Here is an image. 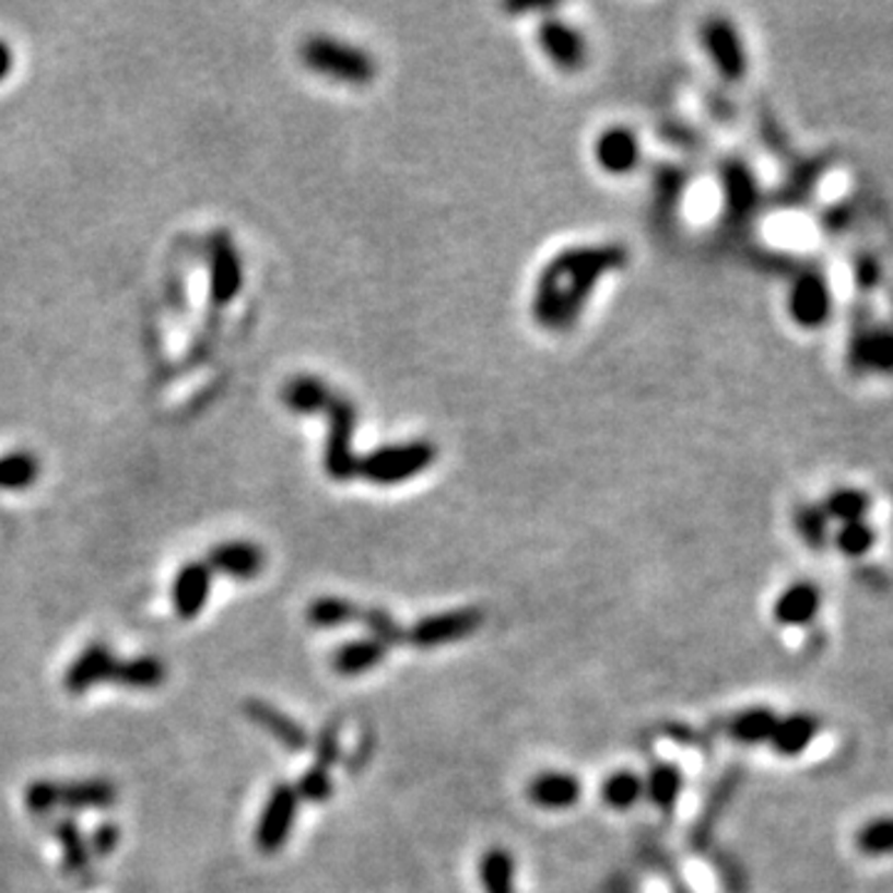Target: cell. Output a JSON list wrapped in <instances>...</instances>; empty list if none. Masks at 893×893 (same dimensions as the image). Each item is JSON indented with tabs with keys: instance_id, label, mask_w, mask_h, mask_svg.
I'll return each instance as SVG.
<instances>
[{
	"instance_id": "cell-23",
	"label": "cell",
	"mask_w": 893,
	"mask_h": 893,
	"mask_svg": "<svg viewBox=\"0 0 893 893\" xmlns=\"http://www.w3.org/2000/svg\"><path fill=\"white\" fill-rule=\"evenodd\" d=\"M385 658H388V648L380 646V643L373 638H365V641H353V643H345V646H340L333 653V658H330V666H333L338 675L355 678V675L367 673V670L377 668Z\"/></svg>"
},
{
	"instance_id": "cell-4",
	"label": "cell",
	"mask_w": 893,
	"mask_h": 893,
	"mask_svg": "<svg viewBox=\"0 0 893 893\" xmlns=\"http://www.w3.org/2000/svg\"><path fill=\"white\" fill-rule=\"evenodd\" d=\"M717 184L722 197V224L727 228L748 226L764 204L757 174L744 156L727 154L717 164Z\"/></svg>"
},
{
	"instance_id": "cell-2",
	"label": "cell",
	"mask_w": 893,
	"mask_h": 893,
	"mask_svg": "<svg viewBox=\"0 0 893 893\" xmlns=\"http://www.w3.org/2000/svg\"><path fill=\"white\" fill-rule=\"evenodd\" d=\"M301 62L316 75L350 87H365L377 78V62L371 52L330 35L306 38L301 45Z\"/></svg>"
},
{
	"instance_id": "cell-35",
	"label": "cell",
	"mask_w": 893,
	"mask_h": 893,
	"mask_svg": "<svg viewBox=\"0 0 893 893\" xmlns=\"http://www.w3.org/2000/svg\"><path fill=\"white\" fill-rule=\"evenodd\" d=\"M791 521H795L799 539H802L809 549L822 551L829 544V519L822 506L799 504Z\"/></svg>"
},
{
	"instance_id": "cell-44",
	"label": "cell",
	"mask_w": 893,
	"mask_h": 893,
	"mask_svg": "<svg viewBox=\"0 0 893 893\" xmlns=\"http://www.w3.org/2000/svg\"><path fill=\"white\" fill-rule=\"evenodd\" d=\"M851 271H854V283H856V289H859L861 296H867V293L879 289V283H881V266H879V261H877V256L861 254L859 259L854 261Z\"/></svg>"
},
{
	"instance_id": "cell-7",
	"label": "cell",
	"mask_w": 893,
	"mask_h": 893,
	"mask_svg": "<svg viewBox=\"0 0 893 893\" xmlns=\"http://www.w3.org/2000/svg\"><path fill=\"white\" fill-rule=\"evenodd\" d=\"M700 43H703V50L710 60L713 70L720 75V80L730 82V85H738L744 78H748L750 60H748V48H744L740 27L735 25L730 17L725 15H710L707 21L700 25Z\"/></svg>"
},
{
	"instance_id": "cell-36",
	"label": "cell",
	"mask_w": 893,
	"mask_h": 893,
	"mask_svg": "<svg viewBox=\"0 0 893 893\" xmlns=\"http://www.w3.org/2000/svg\"><path fill=\"white\" fill-rule=\"evenodd\" d=\"M867 375H893V326L873 324L867 340V355H863Z\"/></svg>"
},
{
	"instance_id": "cell-49",
	"label": "cell",
	"mask_w": 893,
	"mask_h": 893,
	"mask_svg": "<svg viewBox=\"0 0 893 893\" xmlns=\"http://www.w3.org/2000/svg\"><path fill=\"white\" fill-rule=\"evenodd\" d=\"M13 70V50L5 40H0V82H3Z\"/></svg>"
},
{
	"instance_id": "cell-5",
	"label": "cell",
	"mask_w": 893,
	"mask_h": 893,
	"mask_svg": "<svg viewBox=\"0 0 893 893\" xmlns=\"http://www.w3.org/2000/svg\"><path fill=\"white\" fill-rule=\"evenodd\" d=\"M328 414V437L324 447V467L330 480L338 484L357 480V462L361 455H355V430H357V408L355 402L343 392H336L333 400L326 408Z\"/></svg>"
},
{
	"instance_id": "cell-8",
	"label": "cell",
	"mask_w": 893,
	"mask_h": 893,
	"mask_svg": "<svg viewBox=\"0 0 893 893\" xmlns=\"http://www.w3.org/2000/svg\"><path fill=\"white\" fill-rule=\"evenodd\" d=\"M298 804H301L298 791L296 787L289 785V782H281V785H275L271 789L259 822H256L254 834L256 846H259L263 854L281 851L285 842H289L293 824H296L298 816Z\"/></svg>"
},
{
	"instance_id": "cell-24",
	"label": "cell",
	"mask_w": 893,
	"mask_h": 893,
	"mask_svg": "<svg viewBox=\"0 0 893 893\" xmlns=\"http://www.w3.org/2000/svg\"><path fill=\"white\" fill-rule=\"evenodd\" d=\"M819 735V720L809 713H795L779 720L775 727V735H772V748L785 757H797L802 754L809 744L814 742Z\"/></svg>"
},
{
	"instance_id": "cell-25",
	"label": "cell",
	"mask_w": 893,
	"mask_h": 893,
	"mask_svg": "<svg viewBox=\"0 0 893 893\" xmlns=\"http://www.w3.org/2000/svg\"><path fill=\"white\" fill-rule=\"evenodd\" d=\"M167 680V666L154 656H140L130 660H117L109 683L130 690H152Z\"/></svg>"
},
{
	"instance_id": "cell-42",
	"label": "cell",
	"mask_w": 893,
	"mask_h": 893,
	"mask_svg": "<svg viewBox=\"0 0 893 893\" xmlns=\"http://www.w3.org/2000/svg\"><path fill=\"white\" fill-rule=\"evenodd\" d=\"M25 807L33 814H50L58 809V782L38 779L25 789Z\"/></svg>"
},
{
	"instance_id": "cell-26",
	"label": "cell",
	"mask_w": 893,
	"mask_h": 893,
	"mask_svg": "<svg viewBox=\"0 0 893 893\" xmlns=\"http://www.w3.org/2000/svg\"><path fill=\"white\" fill-rule=\"evenodd\" d=\"M688 184L690 172L683 164L662 162L653 169V199H656V209L660 214H673V211H678L680 201L685 197Z\"/></svg>"
},
{
	"instance_id": "cell-10",
	"label": "cell",
	"mask_w": 893,
	"mask_h": 893,
	"mask_svg": "<svg viewBox=\"0 0 893 893\" xmlns=\"http://www.w3.org/2000/svg\"><path fill=\"white\" fill-rule=\"evenodd\" d=\"M539 48L551 66L561 72H581L588 66V43L584 33L559 15H547L539 23Z\"/></svg>"
},
{
	"instance_id": "cell-48",
	"label": "cell",
	"mask_w": 893,
	"mask_h": 893,
	"mask_svg": "<svg viewBox=\"0 0 893 893\" xmlns=\"http://www.w3.org/2000/svg\"><path fill=\"white\" fill-rule=\"evenodd\" d=\"M695 137H697V134H695L693 130H685V127H680V125H673V127H670V132H668V140L680 144V146H693V144H697Z\"/></svg>"
},
{
	"instance_id": "cell-28",
	"label": "cell",
	"mask_w": 893,
	"mask_h": 893,
	"mask_svg": "<svg viewBox=\"0 0 893 893\" xmlns=\"http://www.w3.org/2000/svg\"><path fill=\"white\" fill-rule=\"evenodd\" d=\"M643 785H646V795L650 802L658 809H662V812H670V809L678 804L680 795H683V785H685L683 769H680L678 764H668V762L656 764Z\"/></svg>"
},
{
	"instance_id": "cell-11",
	"label": "cell",
	"mask_w": 893,
	"mask_h": 893,
	"mask_svg": "<svg viewBox=\"0 0 893 893\" xmlns=\"http://www.w3.org/2000/svg\"><path fill=\"white\" fill-rule=\"evenodd\" d=\"M244 289V261L232 236L219 232L209 244V291L214 306H228Z\"/></svg>"
},
{
	"instance_id": "cell-18",
	"label": "cell",
	"mask_w": 893,
	"mask_h": 893,
	"mask_svg": "<svg viewBox=\"0 0 893 893\" xmlns=\"http://www.w3.org/2000/svg\"><path fill=\"white\" fill-rule=\"evenodd\" d=\"M336 390L316 375H296L281 388V402L293 414H318L326 412Z\"/></svg>"
},
{
	"instance_id": "cell-6",
	"label": "cell",
	"mask_w": 893,
	"mask_h": 893,
	"mask_svg": "<svg viewBox=\"0 0 893 893\" xmlns=\"http://www.w3.org/2000/svg\"><path fill=\"white\" fill-rule=\"evenodd\" d=\"M789 320L802 330H822L834 316V293L816 266L797 269L787 291Z\"/></svg>"
},
{
	"instance_id": "cell-27",
	"label": "cell",
	"mask_w": 893,
	"mask_h": 893,
	"mask_svg": "<svg viewBox=\"0 0 893 893\" xmlns=\"http://www.w3.org/2000/svg\"><path fill=\"white\" fill-rule=\"evenodd\" d=\"M777 722L779 717L769 707H750V710L732 717L727 725V735L740 744H762L772 740Z\"/></svg>"
},
{
	"instance_id": "cell-19",
	"label": "cell",
	"mask_w": 893,
	"mask_h": 893,
	"mask_svg": "<svg viewBox=\"0 0 893 893\" xmlns=\"http://www.w3.org/2000/svg\"><path fill=\"white\" fill-rule=\"evenodd\" d=\"M738 785H740V769H730V772H725L720 782L713 787L710 797H707V802L703 807V814H700V819L693 824V832H690V844H693V849L705 851L707 846H710L717 819H720L722 809L732 799Z\"/></svg>"
},
{
	"instance_id": "cell-43",
	"label": "cell",
	"mask_w": 893,
	"mask_h": 893,
	"mask_svg": "<svg viewBox=\"0 0 893 893\" xmlns=\"http://www.w3.org/2000/svg\"><path fill=\"white\" fill-rule=\"evenodd\" d=\"M340 760V722L330 720L324 725L316 740V764L330 769Z\"/></svg>"
},
{
	"instance_id": "cell-3",
	"label": "cell",
	"mask_w": 893,
	"mask_h": 893,
	"mask_svg": "<svg viewBox=\"0 0 893 893\" xmlns=\"http://www.w3.org/2000/svg\"><path fill=\"white\" fill-rule=\"evenodd\" d=\"M437 447L430 439H408L398 445H383L361 457L357 477L377 486L404 484L435 465Z\"/></svg>"
},
{
	"instance_id": "cell-34",
	"label": "cell",
	"mask_w": 893,
	"mask_h": 893,
	"mask_svg": "<svg viewBox=\"0 0 893 893\" xmlns=\"http://www.w3.org/2000/svg\"><path fill=\"white\" fill-rule=\"evenodd\" d=\"M601 795L606 804L623 812V809H631L643 795H646V785H643V779L638 775H633L628 769H621L613 772V775L603 782Z\"/></svg>"
},
{
	"instance_id": "cell-46",
	"label": "cell",
	"mask_w": 893,
	"mask_h": 893,
	"mask_svg": "<svg viewBox=\"0 0 893 893\" xmlns=\"http://www.w3.org/2000/svg\"><path fill=\"white\" fill-rule=\"evenodd\" d=\"M851 224V211L846 204H832L822 211V226L829 234H839Z\"/></svg>"
},
{
	"instance_id": "cell-22",
	"label": "cell",
	"mask_w": 893,
	"mask_h": 893,
	"mask_svg": "<svg viewBox=\"0 0 893 893\" xmlns=\"http://www.w3.org/2000/svg\"><path fill=\"white\" fill-rule=\"evenodd\" d=\"M117 802V789L107 779H82L58 785V807L78 812V809H107Z\"/></svg>"
},
{
	"instance_id": "cell-12",
	"label": "cell",
	"mask_w": 893,
	"mask_h": 893,
	"mask_svg": "<svg viewBox=\"0 0 893 893\" xmlns=\"http://www.w3.org/2000/svg\"><path fill=\"white\" fill-rule=\"evenodd\" d=\"M594 160L611 177H625L641 167L643 146L638 134L625 125H613L598 134L594 144Z\"/></svg>"
},
{
	"instance_id": "cell-13",
	"label": "cell",
	"mask_w": 893,
	"mask_h": 893,
	"mask_svg": "<svg viewBox=\"0 0 893 893\" xmlns=\"http://www.w3.org/2000/svg\"><path fill=\"white\" fill-rule=\"evenodd\" d=\"M244 713L248 720L269 732L271 738L275 742H281L289 752H303L310 744V735L306 732V727L293 720L291 715L279 710L275 705L266 703V700H259V697L246 700Z\"/></svg>"
},
{
	"instance_id": "cell-37",
	"label": "cell",
	"mask_w": 893,
	"mask_h": 893,
	"mask_svg": "<svg viewBox=\"0 0 893 893\" xmlns=\"http://www.w3.org/2000/svg\"><path fill=\"white\" fill-rule=\"evenodd\" d=\"M357 621H363L367 633L373 635V641H377L385 648L402 646V643H408V631H404L402 625L395 621V615L388 609H380V606H371V609L361 611V619H357Z\"/></svg>"
},
{
	"instance_id": "cell-1",
	"label": "cell",
	"mask_w": 893,
	"mask_h": 893,
	"mask_svg": "<svg viewBox=\"0 0 893 893\" xmlns=\"http://www.w3.org/2000/svg\"><path fill=\"white\" fill-rule=\"evenodd\" d=\"M628 259V248L619 242L581 244L559 251L533 283V324L549 333H566L581 320L603 275L625 269Z\"/></svg>"
},
{
	"instance_id": "cell-16",
	"label": "cell",
	"mask_w": 893,
	"mask_h": 893,
	"mask_svg": "<svg viewBox=\"0 0 893 893\" xmlns=\"http://www.w3.org/2000/svg\"><path fill=\"white\" fill-rule=\"evenodd\" d=\"M211 594V568L201 561H189L179 568L172 584V603L181 619H197Z\"/></svg>"
},
{
	"instance_id": "cell-31",
	"label": "cell",
	"mask_w": 893,
	"mask_h": 893,
	"mask_svg": "<svg viewBox=\"0 0 893 893\" xmlns=\"http://www.w3.org/2000/svg\"><path fill=\"white\" fill-rule=\"evenodd\" d=\"M871 313L867 308V303H859V306L851 308V320H849V333H846V367L856 377L867 375V365H863V355H867V340L871 333Z\"/></svg>"
},
{
	"instance_id": "cell-40",
	"label": "cell",
	"mask_w": 893,
	"mask_h": 893,
	"mask_svg": "<svg viewBox=\"0 0 893 893\" xmlns=\"http://www.w3.org/2000/svg\"><path fill=\"white\" fill-rule=\"evenodd\" d=\"M834 544L842 551V554L859 559L863 554H869L873 544H877V531L869 527L867 519L842 524V529L836 531V537H834Z\"/></svg>"
},
{
	"instance_id": "cell-45",
	"label": "cell",
	"mask_w": 893,
	"mask_h": 893,
	"mask_svg": "<svg viewBox=\"0 0 893 893\" xmlns=\"http://www.w3.org/2000/svg\"><path fill=\"white\" fill-rule=\"evenodd\" d=\"M119 839H122V832H119V829L113 824V822H105V824H99L95 832H92V836H90V842H87V846H90V854H95V856H109L113 854L117 846H119Z\"/></svg>"
},
{
	"instance_id": "cell-20",
	"label": "cell",
	"mask_w": 893,
	"mask_h": 893,
	"mask_svg": "<svg viewBox=\"0 0 893 893\" xmlns=\"http://www.w3.org/2000/svg\"><path fill=\"white\" fill-rule=\"evenodd\" d=\"M527 795L541 809H568L581 799V782L568 772H544L531 779Z\"/></svg>"
},
{
	"instance_id": "cell-38",
	"label": "cell",
	"mask_w": 893,
	"mask_h": 893,
	"mask_svg": "<svg viewBox=\"0 0 893 893\" xmlns=\"http://www.w3.org/2000/svg\"><path fill=\"white\" fill-rule=\"evenodd\" d=\"M55 836H58V842L62 844V854H66L62 863H66V869L85 871L90 863V846L85 836H82L80 826L72 822V819H60V822L55 824Z\"/></svg>"
},
{
	"instance_id": "cell-41",
	"label": "cell",
	"mask_w": 893,
	"mask_h": 893,
	"mask_svg": "<svg viewBox=\"0 0 893 893\" xmlns=\"http://www.w3.org/2000/svg\"><path fill=\"white\" fill-rule=\"evenodd\" d=\"M293 787H296L301 802L324 804L330 797H333V779H330L328 769L318 767V764H313V767L303 772L298 785H293Z\"/></svg>"
},
{
	"instance_id": "cell-50",
	"label": "cell",
	"mask_w": 893,
	"mask_h": 893,
	"mask_svg": "<svg viewBox=\"0 0 893 893\" xmlns=\"http://www.w3.org/2000/svg\"><path fill=\"white\" fill-rule=\"evenodd\" d=\"M678 893H685V891H678Z\"/></svg>"
},
{
	"instance_id": "cell-30",
	"label": "cell",
	"mask_w": 893,
	"mask_h": 893,
	"mask_svg": "<svg viewBox=\"0 0 893 893\" xmlns=\"http://www.w3.org/2000/svg\"><path fill=\"white\" fill-rule=\"evenodd\" d=\"M361 606H355L343 596H324L308 606L306 619L313 628H340V625L361 619Z\"/></svg>"
},
{
	"instance_id": "cell-29",
	"label": "cell",
	"mask_w": 893,
	"mask_h": 893,
	"mask_svg": "<svg viewBox=\"0 0 893 893\" xmlns=\"http://www.w3.org/2000/svg\"><path fill=\"white\" fill-rule=\"evenodd\" d=\"M822 509L829 521H863L871 509V496L863 490H856V486H839V490L829 492Z\"/></svg>"
},
{
	"instance_id": "cell-21",
	"label": "cell",
	"mask_w": 893,
	"mask_h": 893,
	"mask_svg": "<svg viewBox=\"0 0 893 893\" xmlns=\"http://www.w3.org/2000/svg\"><path fill=\"white\" fill-rule=\"evenodd\" d=\"M822 609V591L809 581H797L782 591L775 603V619L785 625H807Z\"/></svg>"
},
{
	"instance_id": "cell-32",
	"label": "cell",
	"mask_w": 893,
	"mask_h": 893,
	"mask_svg": "<svg viewBox=\"0 0 893 893\" xmlns=\"http://www.w3.org/2000/svg\"><path fill=\"white\" fill-rule=\"evenodd\" d=\"M40 462L27 449H15L0 457V490H27L38 482Z\"/></svg>"
},
{
	"instance_id": "cell-39",
	"label": "cell",
	"mask_w": 893,
	"mask_h": 893,
	"mask_svg": "<svg viewBox=\"0 0 893 893\" xmlns=\"http://www.w3.org/2000/svg\"><path fill=\"white\" fill-rule=\"evenodd\" d=\"M856 846L863 856H891L893 854V816L873 819L863 824L856 834Z\"/></svg>"
},
{
	"instance_id": "cell-15",
	"label": "cell",
	"mask_w": 893,
	"mask_h": 893,
	"mask_svg": "<svg viewBox=\"0 0 893 893\" xmlns=\"http://www.w3.org/2000/svg\"><path fill=\"white\" fill-rule=\"evenodd\" d=\"M211 574L234 578V581H254L266 568V554L251 541H226L209 551Z\"/></svg>"
},
{
	"instance_id": "cell-14",
	"label": "cell",
	"mask_w": 893,
	"mask_h": 893,
	"mask_svg": "<svg viewBox=\"0 0 893 893\" xmlns=\"http://www.w3.org/2000/svg\"><path fill=\"white\" fill-rule=\"evenodd\" d=\"M832 167L829 156H812V160L791 164L787 179L779 184V189L772 195L769 204L775 209H799L804 207L816 191L822 177Z\"/></svg>"
},
{
	"instance_id": "cell-33",
	"label": "cell",
	"mask_w": 893,
	"mask_h": 893,
	"mask_svg": "<svg viewBox=\"0 0 893 893\" xmlns=\"http://www.w3.org/2000/svg\"><path fill=\"white\" fill-rule=\"evenodd\" d=\"M514 856L502 849V846H494V849L486 851L480 861V879L484 893H517L514 889Z\"/></svg>"
},
{
	"instance_id": "cell-17",
	"label": "cell",
	"mask_w": 893,
	"mask_h": 893,
	"mask_svg": "<svg viewBox=\"0 0 893 893\" xmlns=\"http://www.w3.org/2000/svg\"><path fill=\"white\" fill-rule=\"evenodd\" d=\"M115 662H117L115 653L109 650L105 643H92L90 648L82 650L80 656L72 660V666L66 673V688L72 695H82L97 683H109Z\"/></svg>"
},
{
	"instance_id": "cell-47",
	"label": "cell",
	"mask_w": 893,
	"mask_h": 893,
	"mask_svg": "<svg viewBox=\"0 0 893 893\" xmlns=\"http://www.w3.org/2000/svg\"><path fill=\"white\" fill-rule=\"evenodd\" d=\"M666 735L670 740H675L680 744H697V735L690 730L688 725H680V722H670L666 725Z\"/></svg>"
},
{
	"instance_id": "cell-9",
	"label": "cell",
	"mask_w": 893,
	"mask_h": 893,
	"mask_svg": "<svg viewBox=\"0 0 893 893\" xmlns=\"http://www.w3.org/2000/svg\"><path fill=\"white\" fill-rule=\"evenodd\" d=\"M484 625L482 609H457L445 613H430L408 631V643L414 648H442L449 643L467 641Z\"/></svg>"
}]
</instances>
